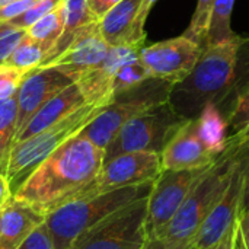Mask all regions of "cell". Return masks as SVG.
I'll return each instance as SVG.
<instances>
[{"label": "cell", "instance_id": "6da1fadb", "mask_svg": "<svg viewBox=\"0 0 249 249\" xmlns=\"http://www.w3.org/2000/svg\"><path fill=\"white\" fill-rule=\"evenodd\" d=\"M102 165L104 150L79 133L39 163L13 197L50 213L92 184Z\"/></svg>", "mask_w": 249, "mask_h": 249}, {"label": "cell", "instance_id": "7a4b0ae2", "mask_svg": "<svg viewBox=\"0 0 249 249\" xmlns=\"http://www.w3.org/2000/svg\"><path fill=\"white\" fill-rule=\"evenodd\" d=\"M242 42L244 38L236 35L203 47L191 73L174 85L169 93V104L181 117L196 118L209 105L220 108L222 104L235 99Z\"/></svg>", "mask_w": 249, "mask_h": 249}, {"label": "cell", "instance_id": "3957f363", "mask_svg": "<svg viewBox=\"0 0 249 249\" xmlns=\"http://www.w3.org/2000/svg\"><path fill=\"white\" fill-rule=\"evenodd\" d=\"M249 146L248 142L228 139L225 150L198 178L188 197L158 235L174 249H190L197 231L223 197L239 158Z\"/></svg>", "mask_w": 249, "mask_h": 249}, {"label": "cell", "instance_id": "277c9868", "mask_svg": "<svg viewBox=\"0 0 249 249\" xmlns=\"http://www.w3.org/2000/svg\"><path fill=\"white\" fill-rule=\"evenodd\" d=\"M153 181L95 194L85 198L71 200L50 213L45 217V226L51 235L55 249H70L73 242L89 228L99 223L118 209L147 197Z\"/></svg>", "mask_w": 249, "mask_h": 249}, {"label": "cell", "instance_id": "5b68a950", "mask_svg": "<svg viewBox=\"0 0 249 249\" xmlns=\"http://www.w3.org/2000/svg\"><path fill=\"white\" fill-rule=\"evenodd\" d=\"M108 102L109 99L88 102L42 131L15 143L6 168V178L12 194L18 191L39 163H42L67 140L82 133L85 127L104 111Z\"/></svg>", "mask_w": 249, "mask_h": 249}, {"label": "cell", "instance_id": "8992f818", "mask_svg": "<svg viewBox=\"0 0 249 249\" xmlns=\"http://www.w3.org/2000/svg\"><path fill=\"white\" fill-rule=\"evenodd\" d=\"M172 86L169 82L150 77L136 88L115 93L104 111L85 127L82 134L105 150L127 121L158 104L169 101Z\"/></svg>", "mask_w": 249, "mask_h": 249}, {"label": "cell", "instance_id": "52a82bcc", "mask_svg": "<svg viewBox=\"0 0 249 249\" xmlns=\"http://www.w3.org/2000/svg\"><path fill=\"white\" fill-rule=\"evenodd\" d=\"M185 121L169 101L143 111L120 128L104 150V163L130 152L162 153L166 143Z\"/></svg>", "mask_w": 249, "mask_h": 249}, {"label": "cell", "instance_id": "ba28073f", "mask_svg": "<svg viewBox=\"0 0 249 249\" xmlns=\"http://www.w3.org/2000/svg\"><path fill=\"white\" fill-rule=\"evenodd\" d=\"M149 197V196H147ZM147 197L136 200L85 231L70 249H142L147 241Z\"/></svg>", "mask_w": 249, "mask_h": 249}, {"label": "cell", "instance_id": "9c48e42d", "mask_svg": "<svg viewBox=\"0 0 249 249\" xmlns=\"http://www.w3.org/2000/svg\"><path fill=\"white\" fill-rule=\"evenodd\" d=\"M209 166L185 171L162 169L159 177L153 181L152 191L147 197L146 231L149 238L158 236L172 220L194 184L209 169Z\"/></svg>", "mask_w": 249, "mask_h": 249}, {"label": "cell", "instance_id": "30bf717a", "mask_svg": "<svg viewBox=\"0 0 249 249\" xmlns=\"http://www.w3.org/2000/svg\"><path fill=\"white\" fill-rule=\"evenodd\" d=\"M162 172L160 153L156 152H130L123 153L105 162L86 188H83L73 200L90 197L112 190L140 185L155 181ZM71 201V200H70Z\"/></svg>", "mask_w": 249, "mask_h": 249}, {"label": "cell", "instance_id": "8fae6325", "mask_svg": "<svg viewBox=\"0 0 249 249\" xmlns=\"http://www.w3.org/2000/svg\"><path fill=\"white\" fill-rule=\"evenodd\" d=\"M248 155L249 146L239 158L223 197L193 238L191 248L210 249L235 228L238 217L242 212V201L245 193V166Z\"/></svg>", "mask_w": 249, "mask_h": 249}, {"label": "cell", "instance_id": "7c38bea8", "mask_svg": "<svg viewBox=\"0 0 249 249\" xmlns=\"http://www.w3.org/2000/svg\"><path fill=\"white\" fill-rule=\"evenodd\" d=\"M201 50L197 42L185 35H179L147 47L143 45L139 57L150 77L177 85L191 73Z\"/></svg>", "mask_w": 249, "mask_h": 249}, {"label": "cell", "instance_id": "4fadbf2b", "mask_svg": "<svg viewBox=\"0 0 249 249\" xmlns=\"http://www.w3.org/2000/svg\"><path fill=\"white\" fill-rule=\"evenodd\" d=\"M109 48L99 32L98 22H93L79 29L58 55L39 64V67H53L73 82H77L107 57Z\"/></svg>", "mask_w": 249, "mask_h": 249}, {"label": "cell", "instance_id": "5bb4252c", "mask_svg": "<svg viewBox=\"0 0 249 249\" xmlns=\"http://www.w3.org/2000/svg\"><path fill=\"white\" fill-rule=\"evenodd\" d=\"M217 156L213 155L204 144L200 131L198 120H187L171 137L160 153L162 169L185 171L209 166Z\"/></svg>", "mask_w": 249, "mask_h": 249}, {"label": "cell", "instance_id": "9a60e30c", "mask_svg": "<svg viewBox=\"0 0 249 249\" xmlns=\"http://www.w3.org/2000/svg\"><path fill=\"white\" fill-rule=\"evenodd\" d=\"M71 83L74 82L70 77L53 67H36L35 70L29 71L18 90L16 136L48 99L55 96Z\"/></svg>", "mask_w": 249, "mask_h": 249}, {"label": "cell", "instance_id": "2e32d148", "mask_svg": "<svg viewBox=\"0 0 249 249\" xmlns=\"http://www.w3.org/2000/svg\"><path fill=\"white\" fill-rule=\"evenodd\" d=\"M143 0H121L99 20L98 28L109 47L142 48L146 41V22L140 18Z\"/></svg>", "mask_w": 249, "mask_h": 249}, {"label": "cell", "instance_id": "e0dca14e", "mask_svg": "<svg viewBox=\"0 0 249 249\" xmlns=\"http://www.w3.org/2000/svg\"><path fill=\"white\" fill-rule=\"evenodd\" d=\"M47 213L12 197L0 209V249H16L26 236L45 223Z\"/></svg>", "mask_w": 249, "mask_h": 249}, {"label": "cell", "instance_id": "ac0fdd59", "mask_svg": "<svg viewBox=\"0 0 249 249\" xmlns=\"http://www.w3.org/2000/svg\"><path fill=\"white\" fill-rule=\"evenodd\" d=\"M139 48L131 47H111L107 57L86 74H83L77 82V86L86 102H95L101 99H111L112 80L123 63L139 54Z\"/></svg>", "mask_w": 249, "mask_h": 249}, {"label": "cell", "instance_id": "d6986e66", "mask_svg": "<svg viewBox=\"0 0 249 249\" xmlns=\"http://www.w3.org/2000/svg\"><path fill=\"white\" fill-rule=\"evenodd\" d=\"M88 104L77 86V83H71L67 88H64L61 92H58L55 96L48 99L28 121V124L23 127V130L16 136L15 143H19L44 128L53 125L54 123L60 121L61 118L67 117L70 112L76 111L82 105Z\"/></svg>", "mask_w": 249, "mask_h": 249}, {"label": "cell", "instance_id": "ffe728a7", "mask_svg": "<svg viewBox=\"0 0 249 249\" xmlns=\"http://www.w3.org/2000/svg\"><path fill=\"white\" fill-rule=\"evenodd\" d=\"M61 9H63V19H64L63 34L58 38L57 44L54 45V48L44 57L42 63L58 55L70 44L71 38L74 36V34L79 29L85 28L89 23L98 22L96 16L93 15L92 9L89 6V0H63Z\"/></svg>", "mask_w": 249, "mask_h": 249}, {"label": "cell", "instance_id": "44dd1931", "mask_svg": "<svg viewBox=\"0 0 249 249\" xmlns=\"http://www.w3.org/2000/svg\"><path fill=\"white\" fill-rule=\"evenodd\" d=\"M197 120L198 131L204 144L213 155L219 156L225 150L228 142V128L223 115L214 105H209Z\"/></svg>", "mask_w": 249, "mask_h": 249}, {"label": "cell", "instance_id": "7402d4cb", "mask_svg": "<svg viewBox=\"0 0 249 249\" xmlns=\"http://www.w3.org/2000/svg\"><path fill=\"white\" fill-rule=\"evenodd\" d=\"M18 93L0 101V171L6 174L9 156L16 139Z\"/></svg>", "mask_w": 249, "mask_h": 249}, {"label": "cell", "instance_id": "603a6c76", "mask_svg": "<svg viewBox=\"0 0 249 249\" xmlns=\"http://www.w3.org/2000/svg\"><path fill=\"white\" fill-rule=\"evenodd\" d=\"M228 128V139L238 142L249 140V79L236 95L228 114L223 117Z\"/></svg>", "mask_w": 249, "mask_h": 249}, {"label": "cell", "instance_id": "cb8c5ba5", "mask_svg": "<svg viewBox=\"0 0 249 249\" xmlns=\"http://www.w3.org/2000/svg\"><path fill=\"white\" fill-rule=\"evenodd\" d=\"M63 28H64V19H63V9L60 4L55 10L50 12L44 18L38 19L34 25H31L26 29V34L44 48L47 55L54 48L58 38L61 36Z\"/></svg>", "mask_w": 249, "mask_h": 249}, {"label": "cell", "instance_id": "d4e9b609", "mask_svg": "<svg viewBox=\"0 0 249 249\" xmlns=\"http://www.w3.org/2000/svg\"><path fill=\"white\" fill-rule=\"evenodd\" d=\"M233 6H235V0H216L214 1L204 47L219 44V42H223L226 39L236 36L231 25Z\"/></svg>", "mask_w": 249, "mask_h": 249}, {"label": "cell", "instance_id": "484cf974", "mask_svg": "<svg viewBox=\"0 0 249 249\" xmlns=\"http://www.w3.org/2000/svg\"><path fill=\"white\" fill-rule=\"evenodd\" d=\"M147 79H150V74H149L147 69L143 66V63L140 61L139 54H136L134 57H131L125 63H123L120 66V69L117 70L114 80H112V86H111L112 96L115 93L124 92L127 89L136 88L140 83L146 82Z\"/></svg>", "mask_w": 249, "mask_h": 249}, {"label": "cell", "instance_id": "4316f807", "mask_svg": "<svg viewBox=\"0 0 249 249\" xmlns=\"http://www.w3.org/2000/svg\"><path fill=\"white\" fill-rule=\"evenodd\" d=\"M44 57H45L44 48L26 34V36L18 44V47L13 50V53L10 54V57L4 64L13 66L16 69L29 73L42 63Z\"/></svg>", "mask_w": 249, "mask_h": 249}, {"label": "cell", "instance_id": "83f0119b", "mask_svg": "<svg viewBox=\"0 0 249 249\" xmlns=\"http://www.w3.org/2000/svg\"><path fill=\"white\" fill-rule=\"evenodd\" d=\"M214 1L216 0H198L196 12L193 13L190 26L182 34L187 38L193 39L194 42H197L201 48L204 47V42H206V36H207Z\"/></svg>", "mask_w": 249, "mask_h": 249}, {"label": "cell", "instance_id": "f1b7e54d", "mask_svg": "<svg viewBox=\"0 0 249 249\" xmlns=\"http://www.w3.org/2000/svg\"><path fill=\"white\" fill-rule=\"evenodd\" d=\"M26 36V29L9 20H0V64H4L18 44Z\"/></svg>", "mask_w": 249, "mask_h": 249}, {"label": "cell", "instance_id": "f546056e", "mask_svg": "<svg viewBox=\"0 0 249 249\" xmlns=\"http://www.w3.org/2000/svg\"><path fill=\"white\" fill-rule=\"evenodd\" d=\"M28 71L9 64H0V101L18 93Z\"/></svg>", "mask_w": 249, "mask_h": 249}, {"label": "cell", "instance_id": "4dcf8cb0", "mask_svg": "<svg viewBox=\"0 0 249 249\" xmlns=\"http://www.w3.org/2000/svg\"><path fill=\"white\" fill-rule=\"evenodd\" d=\"M63 3V0H39L35 6H32L28 12L10 19L9 22L19 26V28H23V29H28L31 25H34L38 19L44 18L45 15H48L50 12L55 10L60 4Z\"/></svg>", "mask_w": 249, "mask_h": 249}, {"label": "cell", "instance_id": "1f68e13d", "mask_svg": "<svg viewBox=\"0 0 249 249\" xmlns=\"http://www.w3.org/2000/svg\"><path fill=\"white\" fill-rule=\"evenodd\" d=\"M16 249H55V245L45 223H42L41 226L34 229Z\"/></svg>", "mask_w": 249, "mask_h": 249}, {"label": "cell", "instance_id": "d6a6232c", "mask_svg": "<svg viewBox=\"0 0 249 249\" xmlns=\"http://www.w3.org/2000/svg\"><path fill=\"white\" fill-rule=\"evenodd\" d=\"M39 0H15L3 7H0V20H10L35 6Z\"/></svg>", "mask_w": 249, "mask_h": 249}, {"label": "cell", "instance_id": "836d02e7", "mask_svg": "<svg viewBox=\"0 0 249 249\" xmlns=\"http://www.w3.org/2000/svg\"><path fill=\"white\" fill-rule=\"evenodd\" d=\"M121 0H89V6H90L93 15L96 16V19L99 20L107 12H109Z\"/></svg>", "mask_w": 249, "mask_h": 249}, {"label": "cell", "instance_id": "e575fe53", "mask_svg": "<svg viewBox=\"0 0 249 249\" xmlns=\"http://www.w3.org/2000/svg\"><path fill=\"white\" fill-rule=\"evenodd\" d=\"M238 231L241 233L245 248L249 249V209L242 212L238 217Z\"/></svg>", "mask_w": 249, "mask_h": 249}, {"label": "cell", "instance_id": "d590c367", "mask_svg": "<svg viewBox=\"0 0 249 249\" xmlns=\"http://www.w3.org/2000/svg\"><path fill=\"white\" fill-rule=\"evenodd\" d=\"M12 197H13V194H12L9 181H7V178H6V174L0 171V209H1Z\"/></svg>", "mask_w": 249, "mask_h": 249}, {"label": "cell", "instance_id": "8d00e7d4", "mask_svg": "<svg viewBox=\"0 0 249 249\" xmlns=\"http://www.w3.org/2000/svg\"><path fill=\"white\" fill-rule=\"evenodd\" d=\"M142 249H174L166 241H163L159 236H150L147 238L144 247Z\"/></svg>", "mask_w": 249, "mask_h": 249}, {"label": "cell", "instance_id": "74e56055", "mask_svg": "<svg viewBox=\"0 0 249 249\" xmlns=\"http://www.w3.org/2000/svg\"><path fill=\"white\" fill-rule=\"evenodd\" d=\"M235 231H236V225H235V228L226 236H223V239L220 242H217L214 247H212L210 249H233V245H235Z\"/></svg>", "mask_w": 249, "mask_h": 249}, {"label": "cell", "instance_id": "f35d334b", "mask_svg": "<svg viewBox=\"0 0 249 249\" xmlns=\"http://www.w3.org/2000/svg\"><path fill=\"white\" fill-rule=\"evenodd\" d=\"M249 209V155L245 166V193H244V201H242V212ZM241 212V213H242Z\"/></svg>", "mask_w": 249, "mask_h": 249}, {"label": "cell", "instance_id": "ab89813d", "mask_svg": "<svg viewBox=\"0 0 249 249\" xmlns=\"http://www.w3.org/2000/svg\"><path fill=\"white\" fill-rule=\"evenodd\" d=\"M158 0H143V4H142V10H140V18L146 22L147 16H149V12L152 10V7L155 6Z\"/></svg>", "mask_w": 249, "mask_h": 249}, {"label": "cell", "instance_id": "60d3db41", "mask_svg": "<svg viewBox=\"0 0 249 249\" xmlns=\"http://www.w3.org/2000/svg\"><path fill=\"white\" fill-rule=\"evenodd\" d=\"M233 249H247L244 242H242V238H241V233L238 231V223H236V231H235V245H233Z\"/></svg>", "mask_w": 249, "mask_h": 249}, {"label": "cell", "instance_id": "b9f144b4", "mask_svg": "<svg viewBox=\"0 0 249 249\" xmlns=\"http://www.w3.org/2000/svg\"><path fill=\"white\" fill-rule=\"evenodd\" d=\"M12 1H15V0H0V7H3V6L9 4V3H12Z\"/></svg>", "mask_w": 249, "mask_h": 249}, {"label": "cell", "instance_id": "7bdbcfd3", "mask_svg": "<svg viewBox=\"0 0 249 249\" xmlns=\"http://www.w3.org/2000/svg\"><path fill=\"white\" fill-rule=\"evenodd\" d=\"M190 249H194V248H190Z\"/></svg>", "mask_w": 249, "mask_h": 249}]
</instances>
